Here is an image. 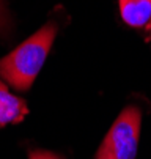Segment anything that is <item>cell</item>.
Instances as JSON below:
<instances>
[{
    "instance_id": "obj_1",
    "label": "cell",
    "mask_w": 151,
    "mask_h": 159,
    "mask_svg": "<svg viewBox=\"0 0 151 159\" xmlns=\"http://www.w3.org/2000/svg\"><path fill=\"white\" fill-rule=\"evenodd\" d=\"M57 30L55 22H47L8 55L0 58V79L19 92H27L47 58Z\"/></svg>"
},
{
    "instance_id": "obj_2",
    "label": "cell",
    "mask_w": 151,
    "mask_h": 159,
    "mask_svg": "<svg viewBox=\"0 0 151 159\" xmlns=\"http://www.w3.org/2000/svg\"><path fill=\"white\" fill-rule=\"evenodd\" d=\"M142 113L135 106L123 109L104 137L96 159H135L140 137Z\"/></svg>"
},
{
    "instance_id": "obj_3",
    "label": "cell",
    "mask_w": 151,
    "mask_h": 159,
    "mask_svg": "<svg viewBox=\"0 0 151 159\" xmlns=\"http://www.w3.org/2000/svg\"><path fill=\"white\" fill-rule=\"evenodd\" d=\"M29 113L27 102L13 95L8 87L0 80V128H5L7 125L20 123Z\"/></svg>"
},
{
    "instance_id": "obj_4",
    "label": "cell",
    "mask_w": 151,
    "mask_h": 159,
    "mask_svg": "<svg viewBox=\"0 0 151 159\" xmlns=\"http://www.w3.org/2000/svg\"><path fill=\"white\" fill-rule=\"evenodd\" d=\"M120 14L131 27H145L151 20V0H120Z\"/></svg>"
},
{
    "instance_id": "obj_5",
    "label": "cell",
    "mask_w": 151,
    "mask_h": 159,
    "mask_svg": "<svg viewBox=\"0 0 151 159\" xmlns=\"http://www.w3.org/2000/svg\"><path fill=\"white\" fill-rule=\"evenodd\" d=\"M11 32V19L3 0H0V36H7Z\"/></svg>"
},
{
    "instance_id": "obj_6",
    "label": "cell",
    "mask_w": 151,
    "mask_h": 159,
    "mask_svg": "<svg viewBox=\"0 0 151 159\" xmlns=\"http://www.w3.org/2000/svg\"><path fill=\"white\" fill-rule=\"evenodd\" d=\"M29 159H61V156L51 151H44V150H35V151H30Z\"/></svg>"
},
{
    "instance_id": "obj_7",
    "label": "cell",
    "mask_w": 151,
    "mask_h": 159,
    "mask_svg": "<svg viewBox=\"0 0 151 159\" xmlns=\"http://www.w3.org/2000/svg\"><path fill=\"white\" fill-rule=\"evenodd\" d=\"M149 30H151V27H149ZM149 39H151V33H149Z\"/></svg>"
}]
</instances>
